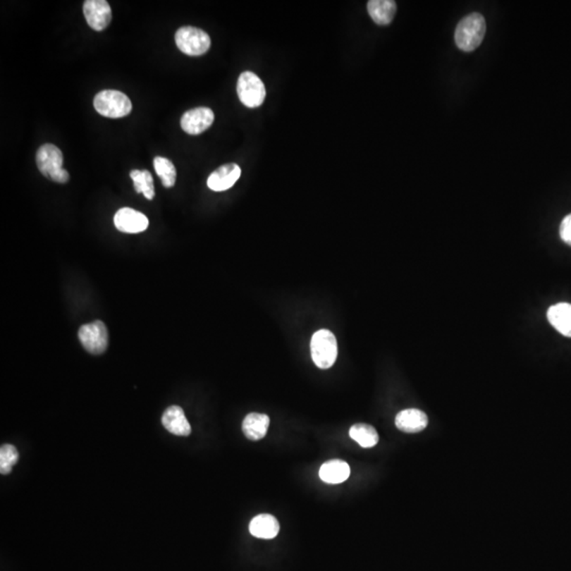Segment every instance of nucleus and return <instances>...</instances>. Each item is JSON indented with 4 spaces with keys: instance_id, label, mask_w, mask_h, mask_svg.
I'll return each mask as SVG.
<instances>
[{
    "instance_id": "nucleus-18",
    "label": "nucleus",
    "mask_w": 571,
    "mask_h": 571,
    "mask_svg": "<svg viewBox=\"0 0 571 571\" xmlns=\"http://www.w3.org/2000/svg\"><path fill=\"white\" fill-rule=\"evenodd\" d=\"M350 475V467L345 461L334 459L327 461L319 469V477L327 484H340Z\"/></svg>"
},
{
    "instance_id": "nucleus-2",
    "label": "nucleus",
    "mask_w": 571,
    "mask_h": 571,
    "mask_svg": "<svg viewBox=\"0 0 571 571\" xmlns=\"http://www.w3.org/2000/svg\"><path fill=\"white\" fill-rule=\"evenodd\" d=\"M36 164L40 173L52 181L66 183L69 180V173L63 168V152L53 144H44L38 148Z\"/></svg>"
},
{
    "instance_id": "nucleus-14",
    "label": "nucleus",
    "mask_w": 571,
    "mask_h": 571,
    "mask_svg": "<svg viewBox=\"0 0 571 571\" xmlns=\"http://www.w3.org/2000/svg\"><path fill=\"white\" fill-rule=\"evenodd\" d=\"M548 321L563 336L571 338V304L558 302L548 309Z\"/></svg>"
},
{
    "instance_id": "nucleus-15",
    "label": "nucleus",
    "mask_w": 571,
    "mask_h": 571,
    "mask_svg": "<svg viewBox=\"0 0 571 571\" xmlns=\"http://www.w3.org/2000/svg\"><path fill=\"white\" fill-rule=\"evenodd\" d=\"M250 532L258 539H274L279 532L278 520L271 514L256 515L250 522Z\"/></svg>"
},
{
    "instance_id": "nucleus-10",
    "label": "nucleus",
    "mask_w": 571,
    "mask_h": 571,
    "mask_svg": "<svg viewBox=\"0 0 571 571\" xmlns=\"http://www.w3.org/2000/svg\"><path fill=\"white\" fill-rule=\"evenodd\" d=\"M214 122L213 110L198 107L188 110L181 118V127L188 135H200L209 129Z\"/></svg>"
},
{
    "instance_id": "nucleus-21",
    "label": "nucleus",
    "mask_w": 571,
    "mask_h": 571,
    "mask_svg": "<svg viewBox=\"0 0 571 571\" xmlns=\"http://www.w3.org/2000/svg\"><path fill=\"white\" fill-rule=\"evenodd\" d=\"M154 167L164 188H173L175 185L177 171L171 160L164 156H156L154 159Z\"/></svg>"
},
{
    "instance_id": "nucleus-1",
    "label": "nucleus",
    "mask_w": 571,
    "mask_h": 571,
    "mask_svg": "<svg viewBox=\"0 0 571 571\" xmlns=\"http://www.w3.org/2000/svg\"><path fill=\"white\" fill-rule=\"evenodd\" d=\"M486 19L479 13H471L461 19L455 30L456 46L465 52H471L479 47L486 34Z\"/></svg>"
},
{
    "instance_id": "nucleus-23",
    "label": "nucleus",
    "mask_w": 571,
    "mask_h": 571,
    "mask_svg": "<svg viewBox=\"0 0 571 571\" xmlns=\"http://www.w3.org/2000/svg\"><path fill=\"white\" fill-rule=\"evenodd\" d=\"M560 235L564 242L571 245V214L563 219L560 226Z\"/></svg>"
},
{
    "instance_id": "nucleus-20",
    "label": "nucleus",
    "mask_w": 571,
    "mask_h": 571,
    "mask_svg": "<svg viewBox=\"0 0 571 571\" xmlns=\"http://www.w3.org/2000/svg\"><path fill=\"white\" fill-rule=\"evenodd\" d=\"M130 178L133 181V188L137 194L142 192L148 200L154 197V179L152 173L148 171H139L133 169L130 171Z\"/></svg>"
},
{
    "instance_id": "nucleus-9",
    "label": "nucleus",
    "mask_w": 571,
    "mask_h": 571,
    "mask_svg": "<svg viewBox=\"0 0 571 571\" xmlns=\"http://www.w3.org/2000/svg\"><path fill=\"white\" fill-rule=\"evenodd\" d=\"M82 11L89 27L95 31L106 29L111 21V8L105 0H87L84 2Z\"/></svg>"
},
{
    "instance_id": "nucleus-22",
    "label": "nucleus",
    "mask_w": 571,
    "mask_h": 571,
    "mask_svg": "<svg viewBox=\"0 0 571 571\" xmlns=\"http://www.w3.org/2000/svg\"><path fill=\"white\" fill-rule=\"evenodd\" d=\"M18 452L16 448L11 444H4L0 448V472L2 475L10 474L13 465L18 461Z\"/></svg>"
},
{
    "instance_id": "nucleus-16",
    "label": "nucleus",
    "mask_w": 571,
    "mask_h": 571,
    "mask_svg": "<svg viewBox=\"0 0 571 571\" xmlns=\"http://www.w3.org/2000/svg\"><path fill=\"white\" fill-rule=\"evenodd\" d=\"M269 425H270V418L268 415L251 412V414H247L243 420L242 431L247 439L257 441L266 435Z\"/></svg>"
},
{
    "instance_id": "nucleus-4",
    "label": "nucleus",
    "mask_w": 571,
    "mask_h": 571,
    "mask_svg": "<svg viewBox=\"0 0 571 571\" xmlns=\"http://www.w3.org/2000/svg\"><path fill=\"white\" fill-rule=\"evenodd\" d=\"M95 110L106 118H120L128 116L133 104L125 93L118 90H103L95 95Z\"/></svg>"
},
{
    "instance_id": "nucleus-6",
    "label": "nucleus",
    "mask_w": 571,
    "mask_h": 571,
    "mask_svg": "<svg viewBox=\"0 0 571 571\" xmlns=\"http://www.w3.org/2000/svg\"><path fill=\"white\" fill-rule=\"evenodd\" d=\"M237 94L247 107H259L266 99V87L254 72L245 71L239 75Z\"/></svg>"
},
{
    "instance_id": "nucleus-3",
    "label": "nucleus",
    "mask_w": 571,
    "mask_h": 571,
    "mask_svg": "<svg viewBox=\"0 0 571 571\" xmlns=\"http://www.w3.org/2000/svg\"><path fill=\"white\" fill-rule=\"evenodd\" d=\"M311 357L317 367L328 369L338 357V342L330 330L321 329L311 338Z\"/></svg>"
},
{
    "instance_id": "nucleus-17",
    "label": "nucleus",
    "mask_w": 571,
    "mask_h": 571,
    "mask_svg": "<svg viewBox=\"0 0 571 571\" xmlns=\"http://www.w3.org/2000/svg\"><path fill=\"white\" fill-rule=\"evenodd\" d=\"M367 10L376 25H386L393 21L397 4L393 0H370L367 4Z\"/></svg>"
},
{
    "instance_id": "nucleus-7",
    "label": "nucleus",
    "mask_w": 571,
    "mask_h": 571,
    "mask_svg": "<svg viewBox=\"0 0 571 571\" xmlns=\"http://www.w3.org/2000/svg\"><path fill=\"white\" fill-rule=\"evenodd\" d=\"M80 344L91 355H102L108 347V330L102 321L85 324L78 329Z\"/></svg>"
},
{
    "instance_id": "nucleus-13",
    "label": "nucleus",
    "mask_w": 571,
    "mask_h": 571,
    "mask_svg": "<svg viewBox=\"0 0 571 571\" xmlns=\"http://www.w3.org/2000/svg\"><path fill=\"white\" fill-rule=\"evenodd\" d=\"M427 423L425 412L416 408L401 410L395 417V426L404 433H419L427 426Z\"/></svg>"
},
{
    "instance_id": "nucleus-12",
    "label": "nucleus",
    "mask_w": 571,
    "mask_h": 571,
    "mask_svg": "<svg viewBox=\"0 0 571 571\" xmlns=\"http://www.w3.org/2000/svg\"><path fill=\"white\" fill-rule=\"evenodd\" d=\"M162 424L169 433L176 436H188L192 433V427L183 410L178 405H171L165 410L162 416Z\"/></svg>"
},
{
    "instance_id": "nucleus-5",
    "label": "nucleus",
    "mask_w": 571,
    "mask_h": 571,
    "mask_svg": "<svg viewBox=\"0 0 571 571\" xmlns=\"http://www.w3.org/2000/svg\"><path fill=\"white\" fill-rule=\"evenodd\" d=\"M176 44L184 54L200 56L209 50L211 38L203 30L195 27H182L176 32Z\"/></svg>"
},
{
    "instance_id": "nucleus-11",
    "label": "nucleus",
    "mask_w": 571,
    "mask_h": 571,
    "mask_svg": "<svg viewBox=\"0 0 571 571\" xmlns=\"http://www.w3.org/2000/svg\"><path fill=\"white\" fill-rule=\"evenodd\" d=\"M240 175V167L235 163L221 165L207 178V186L214 192H223L232 188Z\"/></svg>"
},
{
    "instance_id": "nucleus-19",
    "label": "nucleus",
    "mask_w": 571,
    "mask_h": 571,
    "mask_svg": "<svg viewBox=\"0 0 571 571\" xmlns=\"http://www.w3.org/2000/svg\"><path fill=\"white\" fill-rule=\"evenodd\" d=\"M349 436L362 448H372L379 442V435L376 429L365 423H357V424L352 425L349 429Z\"/></svg>"
},
{
    "instance_id": "nucleus-8",
    "label": "nucleus",
    "mask_w": 571,
    "mask_h": 571,
    "mask_svg": "<svg viewBox=\"0 0 571 571\" xmlns=\"http://www.w3.org/2000/svg\"><path fill=\"white\" fill-rule=\"evenodd\" d=\"M114 226L120 232L127 234H137L148 228V218L141 211L130 207H122L116 211L113 217Z\"/></svg>"
}]
</instances>
